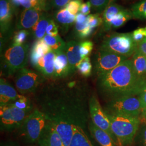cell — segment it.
I'll return each instance as SVG.
<instances>
[{
	"label": "cell",
	"instance_id": "30",
	"mask_svg": "<svg viewBox=\"0 0 146 146\" xmlns=\"http://www.w3.org/2000/svg\"><path fill=\"white\" fill-rule=\"evenodd\" d=\"M131 11L134 18L144 19V14L146 11V0H141L133 5Z\"/></svg>",
	"mask_w": 146,
	"mask_h": 146
},
{
	"label": "cell",
	"instance_id": "2",
	"mask_svg": "<svg viewBox=\"0 0 146 146\" xmlns=\"http://www.w3.org/2000/svg\"><path fill=\"white\" fill-rule=\"evenodd\" d=\"M145 85L137 77L131 60L129 58L110 72L97 76L98 91L107 101L139 95Z\"/></svg>",
	"mask_w": 146,
	"mask_h": 146
},
{
	"label": "cell",
	"instance_id": "7",
	"mask_svg": "<svg viewBox=\"0 0 146 146\" xmlns=\"http://www.w3.org/2000/svg\"><path fill=\"white\" fill-rule=\"evenodd\" d=\"M47 122L45 116L35 108L19 129V135L28 143H37Z\"/></svg>",
	"mask_w": 146,
	"mask_h": 146
},
{
	"label": "cell",
	"instance_id": "19",
	"mask_svg": "<svg viewBox=\"0 0 146 146\" xmlns=\"http://www.w3.org/2000/svg\"><path fill=\"white\" fill-rule=\"evenodd\" d=\"M88 128L90 134L100 146H119L108 133L95 125L91 120L89 122Z\"/></svg>",
	"mask_w": 146,
	"mask_h": 146
},
{
	"label": "cell",
	"instance_id": "18",
	"mask_svg": "<svg viewBox=\"0 0 146 146\" xmlns=\"http://www.w3.org/2000/svg\"><path fill=\"white\" fill-rule=\"evenodd\" d=\"M69 76H70L69 67L65 49L56 53L54 61V79L66 78Z\"/></svg>",
	"mask_w": 146,
	"mask_h": 146
},
{
	"label": "cell",
	"instance_id": "48",
	"mask_svg": "<svg viewBox=\"0 0 146 146\" xmlns=\"http://www.w3.org/2000/svg\"><path fill=\"white\" fill-rule=\"evenodd\" d=\"M146 19V11L145 13V14H144V19Z\"/></svg>",
	"mask_w": 146,
	"mask_h": 146
},
{
	"label": "cell",
	"instance_id": "11",
	"mask_svg": "<svg viewBox=\"0 0 146 146\" xmlns=\"http://www.w3.org/2000/svg\"><path fill=\"white\" fill-rule=\"evenodd\" d=\"M127 59L128 58L125 56L100 49L95 55L94 61L97 76L111 70Z\"/></svg>",
	"mask_w": 146,
	"mask_h": 146
},
{
	"label": "cell",
	"instance_id": "32",
	"mask_svg": "<svg viewBox=\"0 0 146 146\" xmlns=\"http://www.w3.org/2000/svg\"><path fill=\"white\" fill-rule=\"evenodd\" d=\"M111 0H89V2L94 11L98 14L104 11L110 4Z\"/></svg>",
	"mask_w": 146,
	"mask_h": 146
},
{
	"label": "cell",
	"instance_id": "42",
	"mask_svg": "<svg viewBox=\"0 0 146 146\" xmlns=\"http://www.w3.org/2000/svg\"><path fill=\"white\" fill-rule=\"evenodd\" d=\"M136 50L146 56V38L137 43Z\"/></svg>",
	"mask_w": 146,
	"mask_h": 146
},
{
	"label": "cell",
	"instance_id": "50",
	"mask_svg": "<svg viewBox=\"0 0 146 146\" xmlns=\"http://www.w3.org/2000/svg\"><path fill=\"white\" fill-rule=\"evenodd\" d=\"M52 1V0H48V2H47V3L48 2H50V1Z\"/></svg>",
	"mask_w": 146,
	"mask_h": 146
},
{
	"label": "cell",
	"instance_id": "37",
	"mask_svg": "<svg viewBox=\"0 0 146 146\" xmlns=\"http://www.w3.org/2000/svg\"><path fill=\"white\" fill-rule=\"evenodd\" d=\"M133 39L137 43L146 38V27L139 28L132 33Z\"/></svg>",
	"mask_w": 146,
	"mask_h": 146
},
{
	"label": "cell",
	"instance_id": "12",
	"mask_svg": "<svg viewBox=\"0 0 146 146\" xmlns=\"http://www.w3.org/2000/svg\"><path fill=\"white\" fill-rule=\"evenodd\" d=\"M37 143L40 146H65L57 131L48 121Z\"/></svg>",
	"mask_w": 146,
	"mask_h": 146
},
{
	"label": "cell",
	"instance_id": "24",
	"mask_svg": "<svg viewBox=\"0 0 146 146\" xmlns=\"http://www.w3.org/2000/svg\"><path fill=\"white\" fill-rule=\"evenodd\" d=\"M125 9L124 7L114 2H110V4L103 11L102 25L105 31L110 30L111 28L110 26L111 21L115 17V16Z\"/></svg>",
	"mask_w": 146,
	"mask_h": 146
},
{
	"label": "cell",
	"instance_id": "36",
	"mask_svg": "<svg viewBox=\"0 0 146 146\" xmlns=\"http://www.w3.org/2000/svg\"><path fill=\"white\" fill-rule=\"evenodd\" d=\"M73 0H52L49 2H48L46 6V10L49 9L50 8L60 9L64 7L70 1Z\"/></svg>",
	"mask_w": 146,
	"mask_h": 146
},
{
	"label": "cell",
	"instance_id": "28",
	"mask_svg": "<svg viewBox=\"0 0 146 146\" xmlns=\"http://www.w3.org/2000/svg\"><path fill=\"white\" fill-rule=\"evenodd\" d=\"M93 31L94 29L89 26L88 18L87 20L83 23L75 22V31L78 38L81 39L88 38L92 34Z\"/></svg>",
	"mask_w": 146,
	"mask_h": 146
},
{
	"label": "cell",
	"instance_id": "16",
	"mask_svg": "<svg viewBox=\"0 0 146 146\" xmlns=\"http://www.w3.org/2000/svg\"><path fill=\"white\" fill-rule=\"evenodd\" d=\"M80 43L75 41H70L66 43V52L68 58L70 75L75 73L78 64L82 60L80 52Z\"/></svg>",
	"mask_w": 146,
	"mask_h": 146
},
{
	"label": "cell",
	"instance_id": "17",
	"mask_svg": "<svg viewBox=\"0 0 146 146\" xmlns=\"http://www.w3.org/2000/svg\"><path fill=\"white\" fill-rule=\"evenodd\" d=\"M21 95L5 79H0V107L12 104Z\"/></svg>",
	"mask_w": 146,
	"mask_h": 146
},
{
	"label": "cell",
	"instance_id": "4",
	"mask_svg": "<svg viewBox=\"0 0 146 146\" xmlns=\"http://www.w3.org/2000/svg\"><path fill=\"white\" fill-rule=\"evenodd\" d=\"M29 45L12 44L1 55V76L10 77L25 68L28 61Z\"/></svg>",
	"mask_w": 146,
	"mask_h": 146
},
{
	"label": "cell",
	"instance_id": "5",
	"mask_svg": "<svg viewBox=\"0 0 146 146\" xmlns=\"http://www.w3.org/2000/svg\"><path fill=\"white\" fill-rule=\"evenodd\" d=\"M137 43L133 39L132 33H115L106 37L100 49L130 58L135 52Z\"/></svg>",
	"mask_w": 146,
	"mask_h": 146
},
{
	"label": "cell",
	"instance_id": "22",
	"mask_svg": "<svg viewBox=\"0 0 146 146\" xmlns=\"http://www.w3.org/2000/svg\"><path fill=\"white\" fill-rule=\"evenodd\" d=\"M50 50H52L43 39L38 40L31 48L30 54V61L31 65L35 67L38 60Z\"/></svg>",
	"mask_w": 146,
	"mask_h": 146
},
{
	"label": "cell",
	"instance_id": "31",
	"mask_svg": "<svg viewBox=\"0 0 146 146\" xmlns=\"http://www.w3.org/2000/svg\"><path fill=\"white\" fill-rule=\"evenodd\" d=\"M94 44L92 41H85L80 43V52L82 58L88 57L93 49Z\"/></svg>",
	"mask_w": 146,
	"mask_h": 146
},
{
	"label": "cell",
	"instance_id": "26",
	"mask_svg": "<svg viewBox=\"0 0 146 146\" xmlns=\"http://www.w3.org/2000/svg\"><path fill=\"white\" fill-rule=\"evenodd\" d=\"M47 45L55 53L66 49V43L58 35L56 36H52L46 35L43 38Z\"/></svg>",
	"mask_w": 146,
	"mask_h": 146
},
{
	"label": "cell",
	"instance_id": "41",
	"mask_svg": "<svg viewBox=\"0 0 146 146\" xmlns=\"http://www.w3.org/2000/svg\"><path fill=\"white\" fill-rule=\"evenodd\" d=\"M140 135L142 145V146H146V125L142 124Z\"/></svg>",
	"mask_w": 146,
	"mask_h": 146
},
{
	"label": "cell",
	"instance_id": "33",
	"mask_svg": "<svg viewBox=\"0 0 146 146\" xmlns=\"http://www.w3.org/2000/svg\"><path fill=\"white\" fill-rule=\"evenodd\" d=\"M29 32L25 29L20 30L16 33L13 38V44L21 45L25 44L28 35H29Z\"/></svg>",
	"mask_w": 146,
	"mask_h": 146
},
{
	"label": "cell",
	"instance_id": "9",
	"mask_svg": "<svg viewBox=\"0 0 146 146\" xmlns=\"http://www.w3.org/2000/svg\"><path fill=\"white\" fill-rule=\"evenodd\" d=\"M46 79L39 73L26 68L19 70L15 74V84L21 95L34 94Z\"/></svg>",
	"mask_w": 146,
	"mask_h": 146
},
{
	"label": "cell",
	"instance_id": "3",
	"mask_svg": "<svg viewBox=\"0 0 146 146\" xmlns=\"http://www.w3.org/2000/svg\"><path fill=\"white\" fill-rule=\"evenodd\" d=\"M107 116L118 145L120 146H131L141 125L139 117L126 115Z\"/></svg>",
	"mask_w": 146,
	"mask_h": 146
},
{
	"label": "cell",
	"instance_id": "21",
	"mask_svg": "<svg viewBox=\"0 0 146 146\" xmlns=\"http://www.w3.org/2000/svg\"><path fill=\"white\" fill-rule=\"evenodd\" d=\"M131 60L137 77L142 83L146 84V56L136 50Z\"/></svg>",
	"mask_w": 146,
	"mask_h": 146
},
{
	"label": "cell",
	"instance_id": "44",
	"mask_svg": "<svg viewBox=\"0 0 146 146\" xmlns=\"http://www.w3.org/2000/svg\"><path fill=\"white\" fill-rule=\"evenodd\" d=\"M87 18L88 15H85L81 13H79L76 15L75 22L78 23H83L87 20Z\"/></svg>",
	"mask_w": 146,
	"mask_h": 146
},
{
	"label": "cell",
	"instance_id": "25",
	"mask_svg": "<svg viewBox=\"0 0 146 146\" xmlns=\"http://www.w3.org/2000/svg\"><path fill=\"white\" fill-rule=\"evenodd\" d=\"M76 16L72 14L69 11L64 8L60 9L54 15L56 23L61 27L62 31H67L73 26L75 21Z\"/></svg>",
	"mask_w": 146,
	"mask_h": 146
},
{
	"label": "cell",
	"instance_id": "52",
	"mask_svg": "<svg viewBox=\"0 0 146 146\" xmlns=\"http://www.w3.org/2000/svg\"></svg>",
	"mask_w": 146,
	"mask_h": 146
},
{
	"label": "cell",
	"instance_id": "46",
	"mask_svg": "<svg viewBox=\"0 0 146 146\" xmlns=\"http://www.w3.org/2000/svg\"><path fill=\"white\" fill-rule=\"evenodd\" d=\"M3 146H18L16 144H15V143L14 142H8V143H6L5 145Z\"/></svg>",
	"mask_w": 146,
	"mask_h": 146
},
{
	"label": "cell",
	"instance_id": "43",
	"mask_svg": "<svg viewBox=\"0 0 146 146\" xmlns=\"http://www.w3.org/2000/svg\"><path fill=\"white\" fill-rule=\"evenodd\" d=\"M19 5L23 6L26 9L33 8L30 0H18L15 6H19Z\"/></svg>",
	"mask_w": 146,
	"mask_h": 146
},
{
	"label": "cell",
	"instance_id": "34",
	"mask_svg": "<svg viewBox=\"0 0 146 146\" xmlns=\"http://www.w3.org/2000/svg\"><path fill=\"white\" fill-rule=\"evenodd\" d=\"M88 22L90 27L94 29L103 23V20L102 17L100 15V14L96 13L88 15Z\"/></svg>",
	"mask_w": 146,
	"mask_h": 146
},
{
	"label": "cell",
	"instance_id": "40",
	"mask_svg": "<svg viewBox=\"0 0 146 146\" xmlns=\"http://www.w3.org/2000/svg\"><path fill=\"white\" fill-rule=\"evenodd\" d=\"M139 97L140 100L142 109L146 108V84L142 89L140 94L139 95Z\"/></svg>",
	"mask_w": 146,
	"mask_h": 146
},
{
	"label": "cell",
	"instance_id": "45",
	"mask_svg": "<svg viewBox=\"0 0 146 146\" xmlns=\"http://www.w3.org/2000/svg\"><path fill=\"white\" fill-rule=\"evenodd\" d=\"M141 124L146 125V108L142 110L141 114L139 116Z\"/></svg>",
	"mask_w": 146,
	"mask_h": 146
},
{
	"label": "cell",
	"instance_id": "51",
	"mask_svg": "<svg viewBox=\"0 0 146 146\" xmlns=\"http://www.w3.org/2000/svg\"><path fill=\"white\" fill-rule=\"evenodd\" d=\"M115 1V0H111L110 1V2H114Z\"/></svg>",
	"mask_w": 146,
	"mask_h": 146
},
{
	"label": "cell",
	"instance_id": "14",
	"mask_svg": "<svg viewBox=\"0 0 146 146\" xmlns=\"http://www.w3.org/2000/svg\"><path fill=\"white\" fill-rule=\"evenodd\" d=\"M56 53L50 50L41 58L35 68L46 80H53Z\"/></svg>",
	"mask_w": 146,
	"mask_h": 146
},
{
	"label": "cell",
	"instance_id": "20",
	"mask_svg": "<svg viewBox=\"0 0 146 146\" xmlns=\"http://www.w3.org/2000/svg\"><path fill=\"white\" fill-rule=\"evenodd\" d=\"M86 128L79 125L74 126L73 136L69 146H94Z\"/></svg>",
	"mask_w": 146,
	"mask_h": 146
},
{
	"label": "cell",
	"instance_id": "39",
	"mask_svg": "<svg viewBox=\"0 0 146 146\" xmlns=\"http://www.w3.org/2000/svg\"><path fill=\"white\" fill-rule=\"evenodd\" d=\"M92 5L90 2H87L86 3H83L80 8V13L83 14L85 15H88L90 13V10L92 8Z\"/></svg>",
	"mask_w": 146,
	"mask_h": 146
},
{
	"label": "cell",
	"instance_id": "10",
	"mask_svg": "<svg viewBox=\"0 0 146 146\" xmlns=\"http://www.w3.org/2000/svg\"><path fill=\"white\" fill-rule=\"evenodd\" d=\"M89 110L90 120L94 125L108 133L118 144L116 138L111 130L109 118L95 94L90 96L89 101Z\"/></svg>",
	"mask_w": 146,
	"mask_h": 146
},
{
	"label": "cell",
	"instance_id": "8",
	"mask_svg": "<svg viewBox=\"0 0 146 146\" xmlns=\"http://www.w3.org/2000/svg\"><path fill=\"white\" fill-rule=\"evenodd\" d=\"M0 128L2 131H18L33 110H22L9 104L0 107Z\"/></svg>",
	"mask_w": 146,
	"mask_h": 146
},
{
	"label": "cell",
	"instance_id": "1",
	"mask_svg": "<svg viewBox=\"0 0 146 146\" xmlns=\"http://www.w3.org/2000/svg\"><path fill=\"white\" fill-rule=\"evenodd\" d=\"M74 74L46 80L34 93L36 108L52 123L65 146H69L74 126L87 127L90 118L88 86Z\"/></svg>",
	"mask_w": 146,
	"mask_h": 146
},
{
	"label": "cell",
	"instance_id": "27",
	"mask_svg": "<svg viewBox=\"0 0 146 146\" xmlns=\"http://www.w3.org/2000/svg\"><path fill=\"white\" fill-rule=\"evenodd\" d=\"M134 18L131 11L127 9H125L118 13L111 22V28H117L123 26L127 21Z\"/></svg>",
	"mask_w": 146,
	"mask_h": 146
},
{
	"label": "cell",
	"instance_id": "49",
	"mask_svg": "<svg viewBox=\"0 0 146 146\" xmlns=\"http://www.w3.org/2000/svg\"><path fill=\"white\" fill-rule=\"evenodd\" d=\"M38 146V145H30V146Z\"/></svg>",
	"mask_w": 146,
	"mask_h": 146
},
{
	"label": "cell",
	"instance_id": "38",
	"mask_svg": "<svg viewBox=\"0 0 146 146\" xmlns=\"http://www.w3.org/2000/svg\"><path fill=\"white\" fill-rule=\"evenodd\" d=\"M58 26L56 22L52 20L50 23L49 24L46 30L47 35H49L52 36H56L58 35Z\"/></svg>",
	"mask_w": 146,
	"mask_h": 146
},
{
	"label": "cell",
	"instance_id": "23",
	"mask_svg": "<svg viewBox=\"0 0 146 146\" xmlns=\"http://www.w3.org/2000/svg\"><path fill=\"white\" fill-rule=\"evenodd\" d=\"M52 20V17L48 14L44 12L42 13L39 20L31 30V35L35 39L38 40L43 38L46 35L47 27Z\"/></svg>",
	"mask_w": 146,
	"mask_h": 146
},
{
	"label": "cell",
	"instance_id": "6",
	"mask_svg": "<svg viewBox=\"0 0 146 146\" xmlns=\"http://www.w3.org/2000/svg\"><path fill=\"white\" fill-rule=\"evenodd\" d=\"M104 110L107 115L139 117L142 110L139 95L126 96L107 101Z\"/></svg>",
	"mask_w": 146,
	"mask_h": 146
},
{
	"label": "cell",
	"instance_id": "35",
	"mask_svg": "<svg viewBox=\"0 0 146 146\" xmlns=\"http://www.w3.org/2000/svg\"><path fill=\"white\" fill-rule=\"evenodd\" d=\"M82 3V0H73L66 5L64 8L72 14L75 15L78 14L81 5Z\"/></svg>",
	"mask_w": 146,
	"mask_h": 146
},
{
	"label": "cell",
	"instance_id": "13",
	"mask_svg": "<svg viewBox=\"0 0 146 146\" xmlns=\"http://www.w3.org/2000/svg\"><path fill=\"white\" fill-rule=\"evenodd\" d=\"M42 11L39 8L25 9L21 13L17 22V29H31L39 20L42 14Z\"/></svg>",
	"mask_w": 146,
	"mask_h": 146
},
{
	"label": "cell",
	"instance_id": "15",
	"mask_svg": "<svg viewBox=\"0 0 146 146\" xmlns=\"http://www.w3.org/2000/svg\"><path fill=\"white\" fill-rule=\"evenodd\" d=\"M14 12V5L11 0H0L1 34L4 35L8 31Z\"/></svg>",
	"mask_w": 146,
	"mask_h": 146
},
{
	"label": "cell",
	"instance_id": "29",
	"mask_svg": "<svg viewBox=\"0 0 146 146\" xmlns=\"http://www.w3.org/2000/svg\"><path fill=\"white\" fill-rule=\"evenodd\" d=\"M76 70L83 77H88L92 72V64L89 57L82 58L76 67Z\"/></svg>",
	"mask_w": 146,
	"mask_h": 146
},
{
	"label": "cell",
	"instance_id": "47",
	"mask_svg": "<svg viewBox=\"0 0 146 146\" xmlns=\"http://www.w3.org/2000/svg\"><path fill=\"white\" fill-rule=\"evenodd\" d=\"M11 3H13V5H14V7H15L17 3V2L18 1V0H11Z\"/></svg>",
	"mask_w": 146,
	"mask_h": 146
}]
</instances>
